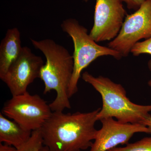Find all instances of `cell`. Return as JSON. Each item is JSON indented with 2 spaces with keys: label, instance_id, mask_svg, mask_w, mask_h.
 <instances>
[{
  "label": "cell",
  "instance_id": "cell-12",
  "mask_svg": "<svg viewBox=\"0 0 151 151\" xmlns=\"http://www.w3.org/2000/svg\"><path fill=\"white\" fill-rule=\"evenodd\" d=\"M108 151H151V137H146L126 147L114 148Z\"/></svg>",
  "mask_w": 151,
  "mask_h": 151
},
{
  "label": "cell",
  "instance_id": "cell-14",
  "mask_svg": "<svg viewBox=\"0 0 151 151\" xmlns=\"http://www.w3.org/2000/svg\"><path fill=\"white\" fill-rule=\"evenodd\" d=\"M131 52L135 56L142 54L151 55V37L136 43L132 47Z\"/></svg>",
  "mask_w": 151,
  "mask_h": 151
},
{
  "label": "cell",
  "instance_id": "cell-1",
  "mask_svg": "<svg viewBox=\"0 0 151 151\" xmlns=\"http://www.w3.org/2000/svg\"><path fill=\"white\" fill-rule=\"evenodd\" d=\"M100 109L87 113L52 112L40 129L43 145L49 151H81L91 148Z\"/></svg>",
  "mask_w": 151,
  "mask_h": 151
},
{
  "label": "cell",
  "instance_id": "cell-18",
  "mask_svg": "<svg viewBox=\"0 0 151 151\" xmlns=\"http://www.w3.org/2000/svg\"><path fill=\"white\" fill-rule=\"evenodd\" d=\"M148 67L149 70H150L151 72V59L149 60L148 63ZM148 84L149 86L151 88V78L148 82Z\"/></svg>",
  "mask_w": 151,
  "mask_h": 151
},
{
  "label": "cell",
  "instance_id": "cell-2",
  "mask_svg": "<svg viewBox=\"0 0 151 151\" xmlns=\"http://www.w3.org/2000/svg\"><path fill=\"white\" fill-rule=\"evenodd\" d=\"M35 48L44 55L46 61L40 76L44 84V94L54 90L56 97L49 104L52 112L71 108L68 91L73 70V56L64 47L50 39H31Z\"/></svg>",
  "mask_w": 151,
  "mask_h": 151
},
{
  "label": "cell",
  "instance_id": "cell-15",
  "mask_svg": "<svg viewBox=\"0 0 151 151\" xmlns=\"http://www.w3.org/2000/svg\"><path fill=\"white\" fill-rule=\"evenodd\" d=\"M127 4V7L130 9L136 10V11L139 8L146 0H122Z\"/></svg>",
  "mask_w": 151,
  "mask_h": 151
},
{
  "label": "cell",
  "instance_id": "cell-7",
  "mask_svg": "<svg viewBox=\"0 0 151 151\" xmlns=\"http://www.w3.org/2000/svg\"><path fill=\"white\" fill-rule=\"evenodd\" d=\"M44 65L41 57L33 53L27 46L23 47L20 54L1 79L9 89L12 96L27 92L28 86L37 78Z\"/></svg>",
  "mask_w": 151,
  "mask_h": 151
},
{
  "label": "cell",
  "instance_id": "cell-11",
  "mask_svg": "<svg viewBox=\"0 0 151 151\" xmlns=\"http://www.w3.org/2000/svg\"><path fill=\"white\" fill-rule=\"evenodd\" d=\"M32 132L25 129L13 120L0 113V142L13 147L17 150L29 140Z\"/></svg>",
  "mask_w": 151,
  "mask_h": 151
},
{
  "label": "cell",
  "instance_id": "cell-5",
  "mask_svg": "<svg viewBox=\"0 0 151 151\" xmlns=\"http://www.w3.org/2000/svg\"><path fill=\"white\" fill-rule=\"evenodd\" d=\"M49 104L37 94L27 92L12 96L4 104L1 113L29 131L40 129L51 116Z\"/></svg>",
  "mask_w": 151,
  "mask_h": 151
},
{
  "label": "cell",
  "instance_id": "cell-19",
  "mask_svg": "<svg viewBox=\"0 0 151 151\" xmlns=\"http://www.w3.org/2000/svg\"><path fill=\"white\" fill-rule=\"evenodd\" d=\"M39 151H49L48 149L45 146H42Z\"/></svg>",
  "mask_w": 151,
  "mask_h": 151
},
{
  "label": "cell",
  "instance_id": "cell-13",
  "mask_svg": "<svg viewBox=\"0 0 151 151\" xmlns=\"http://www.w3.org/2000/svg\"><path fill=\"white\" fill-rule=\"evenodd\" d=\"M40 129L32 132L31 137L27 143L17 151H39L43 146Z\"/></svg>",
  "mask_w": 151,
  "mask_h": 151
},
{
  "label": "cell",
  "instance_id": "cell-17",
  "mask_svg": "<svg viewBox=\"0 0 151 151\" xmlns=\"http://www.w3.org/2000/svg\"><path fill=\"white\" fill-rule=\"evenodd\" d=\"M142 124L147 127L150 129L151 130V116L145 120L142 123Z\"/></svg>",
  "mask_w": 151,
  "mask_h": 151
},
{
  "label": "cell",
  "instance_id": "cell-16",
  "mask_svg": "<svg viewBox=\"0 0 151 151\" xmlns=\"http://www.w3.org/2000/svg\"><path fill=\"white\" fill-rule=\"evenodd\" d=\"M17 149L12 146L5 144H0V151H17Z\"/></svg>",
  "mask_w": 151,
  "mask_h": 151
},
{
  "label": "cell",
  "instance_id": "cell-3",
  "mask_svg": "<svg viewBox=\"0 0 151 151\" xmlns=\"http://www.w3.org/2000/svg\"><path fill=\"white\" fill-rule=\"evenodd\" d=\"M82 78L101 95L103 105L97 115V121L112 118L124 124H142L151 116V105L133 103L121 84L102 76L95 77L87 71L82 74Z\"/></svg>",
  "mask_w": 151,
  "mask_h": 151
},
{
  "label": "cell",
  "instance_id": "cell-9",
  "mask_svg": "<svg viewBox=\"0 0 151 151\" xmlns=\"http://www.w3.org/2000/svg\"><path fill=\"white\" fill-rule=\"evenodd\" d=\"M102 127L97 130L89 151H108L119 145H128L136 133L151 134V130L140 124H124L113 118L100 120Z\"/></svg>",
  "mask_w": 151,
  "mask_h": 151
},
{
  "label": "cell",
  "instance_id": "cell-6",
  "mask_svg": "<svg viewBox=\"0 0 151 151\" xmlns=\"http://www.w3.org/2000/svg\"><path fill=\"white\" fill-rule=\"evenodd\" d=\"M151 37V0H146L134 13L127 15L119 34L108 47L127 57L141 40Z\"/></svg>",
  "mask_w": 151,
  "mask_h": 151
},
{
  "label": "cell",
  "instance_id": "cell-20",
  "mask_svg": "<svg viewBox=\"0 0 151 151\" xmlns=\"http://www.w3.org/2000/svg\"><path fill=\"white\" fill-rule=\"evenodd\" d=\"M84 1H85L86 2L87 1H88V0H84Z\"/></svg>",
  "mask_w": 151,
  "mask_h": 151
},
{
  "label": "cell",
  "instance_id": "cell-8",
  "mask_svg": "<svg viewBox=\"0 0 151 151\" xmlns=\"http://www.w3.org/2000/svg\"><path fill=\"white\" fill-rule=\"evenodd\" d=\"M122 0H96L94 22L89 35L96 42L111 41L117 36L126 12Z\"/></svg>",
  "mask_w": 151,
  "mask_h": 151
},
{
  "label": "cell",
  "instance_id": "cell-10",
  "mask_svg": "<svg viewBox=\"0 0 151 151\" xmlns=\"http://www.w3.org/2000/svg\"><path fill=\"white\" fill-rule=\"evenodd\" d=\"M20 32L17 28L8 29L0 45V78L18 58L22 50Z\"/></svg>",
  "mask_w": 151,
  "mask_h": 151
},
{
  "label": "cell",
  "instance_id": "cell-4",
  "mask_svg": "<svg viewBox=\"0 0 151 151\" xmlns=\"http://www.w3.org/2000/svg\"><path fill=\"white\" fill-rule=\"evenodd\" d=\"M61 27L72 38L74 45L73 73L68 91L70 98L78 91L77 85L82 70L91 63L105 55H111L118 60L122 56L113 49L97 44L88 33L87 29L75 19H65L61 24Z\"/></svg>",
  "mask_w": 151,
  "mask_h": 151
}]
</instances>
